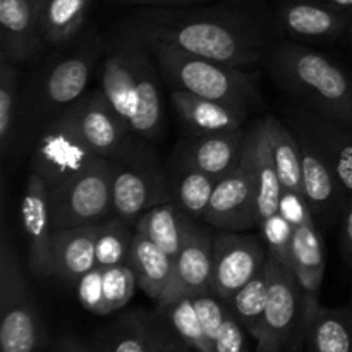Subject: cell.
Returning a JSON list of instances; mask_svg holds the SVG:
<instances>
[{
  "label": "cell",
  "mask_w": 352,
  "mask_h": 352,
  "mask_svg": "<svg viewBox=\"0 0 352 352\" xmlns=\"http://www.w3.org/2000/svg\"><path fill=\"white\" fill-rule=\"evenodd\" d=\"M120 28L143 41H160L246 69L268 58L278 31L275 10L261 0H227L210 7H146Z\"/></svg>",
  "instance_id": "1"
},
{
  "label": "cell",
  "mask_w": 352,
  "mask_h": 352,
  "mask_svg": "<svg viewBox=\"0 0 352 352\" xmlns=\"http://www.w3.org/2000/svg\"><path fill=\"white\" fill-rule=\"evenodd\" d=\"M158 69L144 41L120 28L102 67V91L140 140L157 141L164 131Z\"/></svg>",
  "instance_id": "2"
},
{
  "label": "cell",
  "mask_w": 352,
  "mask_h": 352,
  "mask_svg": "<svg viewBox=\"0 0 352 352\" xmlns=\"http://www.w3.org/2000/svg\"><path fill=\"white\" fill-rule=\"evenodd\" d=\"M272 76L301 107L352 127V76L325 55L294 40H282L268 54Z\"/></svg>",
  "instance_id": "3"
},
{
  "label": "cell",
  "mask_w": 352,
  "mask_h": 352,
  "mask_svg": "<svg viewBox=\"0 0 352 352\" xmlns=\"http://www.w3.org/2000/svg\"><path fill=\"white\" fill-rule=\"evenodd\" d=\"M144 43L153 54L160 74L172 89H181L201 98L232 103L244 109H251L261 102L258 74L253 69L212 60L160 41Z\"/></svg>",
  "instance_id": "4"
},
{
  "label": "cell",
  "mask_w": 352,
  "mask_h": 352,
  "mask_svg": "<svg viewBox=\"0 0 352 352\" xmlns=\"http://www.w3.org/2000/svg\"><path fill=\"white\" fill-rule=\"evenodd\" d=\"M148 141L138 138L127 150L109 158L112 167L113 215L136 229L144 212L170 201V186L164 167Z\"/></svg>",
  "instance_id": "5"
},
{
  "label": "cell",
  "mask_w": 352,
  "mask_h": 352,
  "mask_svg": "<svg viewBox=\"0 0 352 352\" xmlns=\"http://www.w3.org/2000/svg\"><path fill=\"white\" fill-rule=\"evenodd\" d=\"M43 339L38 308L7 226L0 232V352H38Z\"/></svg>",
  "instance_id": "6"
},
{
  "label": "cell",
  "mask_w": 352,
  "mask_h": 352,
  "mask_svg": "<svg viewBox=\"0 0 352 352\" xmlns=\"http://www.w3.org/2000/svg\"><path fill=\"white\" fill-rule=\"evenodd\" d=\"M102 155L96 153L67 113L55 116L34 144L33 172L40 175L48 189V195L74 179L81 172L100 162Z\"/></svg>",
  "instance_id": "7"
},
{
  "label": "cell",
  "mask_w": 352,
  "mask_h": 352,
  "mask_svg": "<svg viewBox=\"0 0 352 352\" xmlns=\"http://www.w3.org/2000/svg\"><path fill=\"white\" fill-rule=\"evenodd\" d=\"M54 230L98 223L113 213L112 167L102 158L48 195Z\"/></svg>",
  "instance_id": "8"
},
{
  "label": "cell",
  "mask_w": 352,
  "mask_h": 352,
  "mask_svg": "<svg viewBox=\"0 0 352 352\" xmlns=\"http://www.w3.org/2000/svg\"><path fill=\"white\" fill-rule=\"evenodd\" d=\"M100 52L102 38L89 34L74 52L48 65L33 91L34 112L58 116L82 98Z\"/></svg>",
  "instance_id": "9"
},
{
  "label": "cell",
  "mask_w": 352,
  "mask_h": 352,
  "mask_svg": "<svg viewBox=\"0 0 352 352\" xmlns=\"http://www.w3.org/2000/svg\"><path fill=\"white\" fill-rule=\"evenodd\" d=\"M203 222L226 232H244L260 226L256 177L246 143L239 165L217 181Z\"/></svg>",
  "instance_id": "10"
},
{
  "label": "cell",
  "mask_w": 352,
  "mask_h": 352,
  "mask_svg": "<svg viewBox=\"0 0 352 352\" xmlns=\"http://www.w3.org/2000/svg\"><path fill=\"white\" fill-rule=\"evenodd\" d=\"M270 289L256 337V352L291 351L301 320V291L294 272L268 256Z\"/></svg>",
  "instance_id": "11"
},
{
  "label": "cell",
  "mask_w": 352,
  "mask_h": 352,
  "mask_svg": "<svg viewBox=\"0 0 352 352\" xmlns=\"http://www.w3.org/2000/svg\"><path fill=\"white\" fill-rule=\"evenodd\" d=\"M268 250L265 241L243 232L220 230L213 239L212 292L229 302L237 291L265 268Z\"/></svg>",
  "instance_id": "12"
},
{
  "label": "cell",
  "mask_w": 352,
  "mask_h": 352,
  "mask_svg": "<svg viewBox=\"0 0 352 352\" xmlns=\"http://www.w3.org/2000/svg\"><path fill=\"white\" fill-rule=\"evenodd\" d=\"M292 272L301 291V320L289 352H301L309 329L322 309L320 294L325 277V244L316 223L294 229Z\"/></svg>",
  "instance_id": "13"
},
{
  "label": "cell",
  "mask_w": 352,
  "mask_h": 352,
  "mask_svg": "<svg viewBox=\"0 0 352 352\" xmlns=\"http://www.w3.org/2000/svg\"><path fill=\"white\" fill-rule=\"evenodd\" d=\"M64 112L78 127L86 143L105 158L117 157L138 140L110 105L102 88L86 91L82 98Z\"/></svg>",
  "instance_id": "14"
},
{
  "label": "cell",
  "mask_w": 352,
  "mask_h": 352,
  "mask_svg": "<svg viewBox=\"0 0 352 352\" xmlns=\"http://www.w3.org/2000/svg\"><path fill=\"white\" fill-rule=\"evenodd\" d=\"M275 16L278 31L294 41H332L352 26V9L320 0H282Z\"/></svg>",
  "instance_id": "15"
},
{
  "label": "cell",
  "mask_w": 352,
  "mask_h": 352,
  "mask_svg": "<svg viewBox=\"0 0 352 352\" xmlns=\"http://www.w3.org/2000/svg\"><path fill=\"white\" fill-rule=\"evenodd\" d=\"M292 131L298 136L299 150H301L302 192L313 213V219L327 226L342 213L347 196L340 188L325 155L305 133L294 127Z\"/></svg>",
  "instance_id": "16"
},
{
  "label": "cell",
  "mask_w": 352,
  "mask_h": 352,
  "mask_svg": "<svg viewBox=\"0 0 352 352\" xmlns=\"http://www.w3.org/2000/svg\"><path fill=\"white\" fill-rule=\"evenodd\" d=\"M291 124L325 155L347 199H352V127L305 107L292 110Z\"/></svg>",
  "instance_id": "17"
},
{
  "label": "cell",
  "mask_w": 352,
  "mask_h": 352,
  "mask_svg": "<svg viewBox=\"0 0 352 352\" xmlns=\"http://www.w3.org/2000/svg\"><path fill=\"white\" fill-rule=\"evenodd\" d=\"M213 236L210 230L192 223L174 260V275L167 292L157 305H165L182 296H198L212 291Z\"/></svg>",
  "instance_id": "18"
},
{
  "label": "cell",
  "mask_w": 352,
  "mask_h": 352,
  "mask_svg": "<svg viewBox=\"0 0 352 352\" xmlns=\"http://www.w3.org/2000/svg\"><path fill=\"white\" fill-rule=\"evenodd\" d=\"M45 48L40 0H0V55L21 64L40 57Z\"/></svg>",
  "instance_id": "19"
},
{
  "label": "cell",
  "mask_w": 352,
  "mask_h": 352,
  "mask_svg": "<svg viewBox=\"0 0 352 352\" xmlns=\"http://www.w3.org/2000/svg\"><path fill=\"white\" fill-rule=\"evenodd\" d=\"M21 222L30 244V268L36 277L52 275V237L54 226L50 217L48 189L40 175L31 172L21 201Z\"/></svg>",
  "instance_id": "20"
},
{
  "label": "cell",
  "mask_w": 352,
  "mask_h": 352,
  "mask_svg": "<svg viewBox=\"0 0 352 352\" xmlns=\"http://www.w3.org/2000/svg\"><path fill=\"white\" fill-rule=\"evenodd\" d=\"M246 134L243 129L215 134H188L177 144L175 158L219 181L239 165Z\"/></svg>",
  "instance_id": "21"
},
{
  "label": "cell",
  "mask_w": 352,
  "mask_h": 352,
  "mask_svg": "<svg viewBox=\"0 0 352 352\" xmlns=\"http://www.w3.org/2000/svg\"><path fill=\"white\" fill-rule=\"evenodd\" d=\"M172 105L181 117L188 134L230 133L243 127L250 109L201 98L181 89H172Z\"/></svg>",
  "instance_id": "22"
},
{
  "label": "cell",
  "mask_w": 352,
  "mask_h": 352,
  "mask_svg": "<svg viewBox=\"0 0 352 352\" xmlns=\"http://www.w3.org/2000/svg\"><path fill=\"white\" fill-rule=\"evenodd\" d=\"M95 226L54 230L52 237V275L76 284L82 275L96 267Z\"/></svg>",
  "instance_id": "23"
},
{
  "label": "cell",
  "mask_w": 352,
  "mask_h": 352,
  "mask_svg": "<svg viewBox=\"0 0 352 352\" xmlns=\"http://www.w3.org/2000/svg\"><path fill=\"white\" fill-rule=\"evenodd\" d=\"M127 263L136 275L138 287L153 301H160L172 282L174 260L143 234L134 232Z\"/></svg>",
  "instance_id": "24"
},
{
  "label": "cell",
  "mask_w": 352,
  "mask_h": 352,
  "mask_svg": "<svg viewBox=\"0 0 352 352\" xmlns=\"http://www.w3.org/2000/svg\"><path fill=\"white\" fill-rule=\"evenodd\" d=\"M246 144L251 155L254 177H256L258 217H260L261 223L265 219L278 213L282 196L280 179H278L277 168H275L274 157H272L261 120H258L253 129L246 134Z\"/></svg>",
  "instance_id": "25"
},
{
  "label": "cell",
  "mask_w": 352,
  "mask_h": 352,
  "mask_svg": "<svg viewBox=\"0 0 352 352\" xmlns=\"http://www.w3.org/2000/svg\"><path fill=\"white\" fill-rule=\"evenodd\" d=\"M93 0H40V26L47 47L71 43L88 23Z\"/></svg>",
  "instance_id": "26"
},
{
  "label": "cell",
  "mask_w": 352,
  "mask_h": 352,
  "mask_svg": "<svg viewBox=\"0 0 352 352\" xmlns=\"http://www.w3.org/2000/svg\"><path fill=\"white\" fill-rule=\"evenodd\" d=\"M215 184V177L179 158H175L172 164L170 175H168L170 201L191 219H205Z\"/></svg>",
  "instance_id": "27"
},
{
  "label": "cell",
  "mask_w": 352,
  "mask_h": 352,
  "mask_svg": "<svg viewBox=\"0 0 352 352\" xmlns=\"http://www.w3.org/2000/svg\"><path fill=\"white\" fill-rule=\"evenodd\" d=\"M192 223L195 219L168 201L144 212L136 222V232L143 234L160 250H164L172 260H175Z\"/></svg>",
  "instance_id": "28"
},
{
  "label": "cell",
  "mask_w": 352,
  "mask_h": 352,
  "mask_svg": "<svg viewBox=\"0 0 352 352\" xmlns=\"http://www.w3.org/2000/svg\"><path fill=\"white\" fill-rule=\"evenodd\" d=\"M261 124H263L265 134H267L268 146H270L272 157H274L282 189L305 196V192H302L301 150H299L298 136H296L294 131L287 129L275 117H265Z\"/></svg>",
  "instance_id": "29"
},
{
  "label": "cell",
  "mask_w": 352,
  "mask_h": 352,
  "mask_svg": "<svg viewBox=\"0 0 352 352\" xmlns=\"http://www.w3.org/2000/svg\"><path fill=\"white\" fill-rule=\"evenodd\" d=\"M96 352H153V313L133 309L120 315L100 337Z\"/></svg>",
  "instance_id": "30"
},
{
  "label": "cell",
  "mask_w": 352,
  "mask_h": 352,
  "mask_svg": "<svg viewBox=\"0 0 352 352\" xmlns=\"http://www.w3.org/2000/svg\"><path fill=\"white\" fill-rule=\"evenodd\" d=\"M181 342L195 352H213L212 342L203 330L192 296H182L165 305H157L153 313Z\"/></svg>",
  "instance_id": "31"
},
{
  "label": "cell",
  "mask_w": 352,
  "mask_h": 352,
  "mask_svg": "<svg viewBox=\"0 0 352 352\" xmlns=\"http://www.w3.org/2000/svg\"><path fill=\"white\" fill-rule=\"evenodd\" d=\"M309 352H352V309H320L308 333Z\"/></svg>",
  "instance_id": "32"
},
{
  "label": "cell",
  "mask_w": 352,
  "mask_h": 352,
  "mask_svg": "<svg viewBox=\"0 0 352 352\" xmlns=\"http://www.w3.org/2000/svg\"><path fill=\"white\" fill-rule=\"evenodd\" d=\"M134 232L136 229L129 222L113 213L100 220L95 226L96 267L109 268L127 263Z\"/></svg>",
  "instance_id": "33"
},
{
  "label": "cell",
  "mask_w": 352,
  "mask_h": 352,
  "mask_svg": "<svg viewBox=\"0 0 352 352\" xmlns=\"http://www.w3.org/2000/svg\"><path fill=\"white\" fill-rule=\"evenodd\" d=\"M268 289H270V265H265L263 270L251 278L237 294L230 299L229 305L230 311L234 313L241 325L246 329L250 336L254 339L260 333L261 318H263L265 308H267L268 301Z\"/></svg>",
  "instance_id": "34"
},
{
  "label": "cell",
  "mask_w": 352,
  "mask_h": 352,
  "mask_svg": "<svg viewBox=\"0 0 352 352\" xmlns=\"http://www.w3.org/2000/svg\"><path fill=\"white\" fill-rule=\"evenodd\" d=\"M19 110V71L17 64L0 55V148L2 155L12 151Z\"/></svg>",
  "instance_id": "35"
},
{
  "label": "cell",
  "mask_w": 352,
  "mask_h": 352,
  "mask_svg": "<svg viewBox=\"0 0 352 352\" xmlns=\"http://www.w3.org/2000/svg\"><path fill=\"white\" fill-rule=\"evenodd\" d=\"M138 280L129 263L103 268L102 316L116 313L127 306L136 292Z\"/></svg>",
  "instance_id": "36"
},
{
  "label": "cell",
  "mask_w": 352,
  "mask_h": 352,
  "mask_svg": "<svg viewBox=\"0 0 352 352\" xmlns=\"http://www.w3.org/2000/svg\"><path fill=\"white\" fill-rule=\"evenodd\" d=\"M261 236L267 244L268 256L274 258L278 265L292 270V241L294 227L287 222L280 212L268 217L260 223Z\"/></svg>",
  "instance_id": "37"
},
{
  "label": "cell",
  "mask_w": 352,
  "mask_h": 352,
  "mask_svg": "<svg viewBox=\"0 0 352 352\" xmlns=\"http://www.w3.org/2000/svg\"><path fill=\"white\" fill-rule=\"evenodd\" d=\"M192 298H195L196 311H198L199 320H201L203 330H205L206 337H208V340L213 346V340L219 336L220 329H222L223 322H226L227 315L230 311L229 305L222 301L219 296L213 294L212 291L192 296Z\"/></svg>",
  "instance_id": "38"
},
{
  "label": "cell",
  "mask_w": 352,
  "mask_h": 352,
  "mask_svg": "<svg viewBox=\"0 0 352 352\" xmlns=\"http://www.w3.org/2000/svg\"><path fill=\"white\" fill-rule=\"evenodd\" d=\"M78 299L85 309L95 315H102L103 305V268L95 267L76 282Z\"/></svg>",
  "instance_id": "39"
},
{
  "label": "cell",
  "mask_w": 352,
  "mask_h": 352,
  "mask_svg": "<svg viewBox=\"0 0 352 352\" xmlns=\"http://www.w3.org/2000/svg\"><path fill=\"white\" fill-rule=\"evenodd\" d=\"M213 352H250L246 342V329L239 320L229 311L219 336L213 340Z\"/></svg>",
  "instance_id": "40"
},
{
  "label": "cell",
  "mask_w": 352,
  "mask_h": 352,
  "mask_svg": "<svg viewBox=\"0 0 352 352\" xmlns=\"http://www.w3.org/2000/svg\"><path fill=\"white\" fill-rule=\"evenodd\" d=\"M278 212L287 219V222L291 223L294 229L302 226H309V223H316V220L313 219L311 210H309L308 201H306L305 196L299 195V192L282 189Z\"/></svg>",
  "instance_id": "41"
},
{
  "label": "cell",
  "mask_w": 352,
  "mask_h": 352,
  "mask_svg": "<svg viewBox=\"0 0 352 352\" xmlns=\"http://www.w3.org/2000/svg\"><path fill=\"white\" fill-rule=\"evenodd\" d=\"M153 352H195L153 315Z\"/></svg>",
  "instance_id": "42"
},
{
  "label": "cell",
  "mask_w": 352,
  "mask_h": 352,
  "mask_svg": "<svg viewBox=\"0 0 352 352\" xmlns=\"http://www.w3.org/2000/svg\"><path fill=\"white\" fill-rule=\"evenodd\" d=\"M340 217H342V254L352 267V199H347Z\"/></svg>",
  "instance_id": "43"
},
{
  "label": "cell",
  "mask_w": 352,
  "mask_h": 352,
  "mask_svg": "<svg viewBox=\"0 0 352 352\" xmlns=\"http://www.w3.org/2000/svg\"><path fill=\"white\" fill-rule=\"evenodd\" d=\"M117 2L143 7H189L201 6V3L210 2V0H117Z\"/></svg>",
  "instance_id": "44"
},
{
  "label": "cell",
  "mask_w": 352,
  "mask_h": 352,
  "mask_svg": "<svg viewBox=\"0 0 352 352\" xmlns=\"http://www.w3.org/2000/svg\"><path fill=\"white\" fill-rule=\"evenodd\" d=\"M55 352H96L89 347H86L85 344L79 342L78 339L71 336H64L57 342V347H55Z\"/></svg>",
  "instance_id": "45"
},
{
  "label": "cell",
  "mask_w": 352,
  "mask_h": 352,
  "mask_svg": "<svg viewBox=\"0 0 352 352\" xmlns=\"http://www.w3.org/2000/svg\"><path fill=\"white\" fill-rule=\"evenodd\" d=\"M320 2H329L333 3V6L347 7V9H352V0H320Z\"/></svg>",
  "instance_id": "46"
},
{
  "label": "cell",
  "mask_w": 352,
  "mask_h": 352,
  "mask_svg": "<svg viewBox=\"0 0 352 352\" xmlns=\"http://www.w3.org/2000/svg\"><path fill=\"white\" fill-rule=\"evenodd\" d=\"M349 34H351V38H352V26H351V31H349Z\"/></svg>",
  "instance_id": "47"
}]
</instances>
